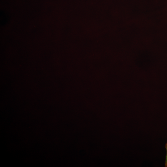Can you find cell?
Segmentation results:
<instances>
[{
    "mask_svg": "<svg viewBox=\"0 0 167 167\" xmlns=\"http://www.w3.org/2000/svg\"><path fill=\"white\" fill-rule=\"evenodd\" d=\"M165 148L166 149V153L165 157V167H167V142L165 145Z\"/></svg>",
    "mask_w": 167,
    "mask_h": 167,
    "instance_id": "obj_1",
    "label": "cell"
}]
</instances>
